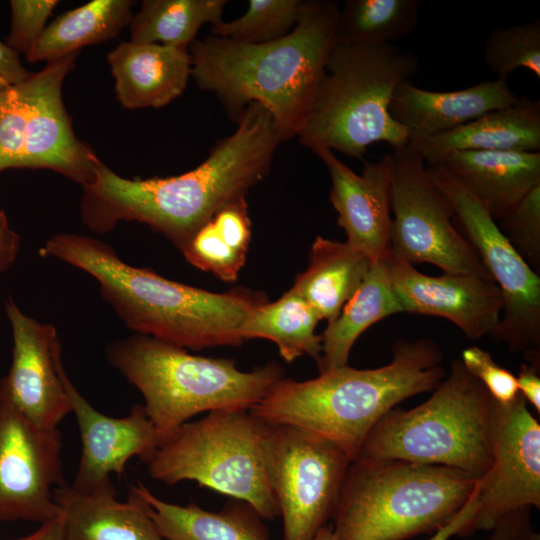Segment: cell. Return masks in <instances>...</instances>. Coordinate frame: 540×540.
<instances>
[{"label": "cell", "instance_id": "1", "mask_svg": "<svg viewBox=\"0 0 540 540\" xmlns=\"http://www.w3.org/2000/svg\"><path fill=\"white\" fill-rule=\"evenodd\" d=\"M236 122L201 164L177 176L128 179L101 162L95 179L82 186V222L104 234L121 221H135L181 250L216 212L246 198L271 170L281 140L270 111L252 102Z\"/></svg>", "mask_w": 540, "mask_h": 540}, {"label": "cell", "instance_id": "2", "mask_svg": "<svg viewBox=\"0 0 540 540\" xmlns=\"http://www.w3.org/2000/svg\"><path fill=\"white\" fill-rule=\"evenodd\" d=\"M340 8L331 0L302 2L296 26L265 43L213 35L189 45L191 77L213 93L231 118L257 102L272 114L281 142L298 136L336 43Z\"/></svg>", "mask_w": 540, "mask_h": 540}, {"label": "cell", "instance_id": "3", "mask_svg": "<svg viewBox=\"0 0 540 540\" xmlns=\"http://www.w3.org/2000/svg\"><path fill=\"white\" fill-rule=\"evenodd\" d=\"M76 267L99 284L103 299L136 334L191 350L240 346L248 316L267 301L263 292L235 288L215 293L166 279L123 261L102 240L73 233L53 235L39 249Z\"/></svg>", "mask_w": 540, "mask_h": 540}, {"label": "cell", "instance_id": "4", "mask_svg": "<svg viewBox=\"0 0 540 540\" xmlns=\"http://www.w3.org/2000/svg\"><path fill=\"white\" fill-rule=\"evenodd\" d=\"M442 360L431 339L398 340L392 360L384 366L346 365L304 381L283 377L250 412L268 424L316 433L353 461L384 415L405 399L440 384L446 376Z\"/></svg>", "mask_w": 540, "mask_h": 540}, {"label": "cell", "instance_id": "5", "mask_svg": "<svg viewBox=\"0 0 540 540\" xmlns=\"http://www.w3.org/2000/svg\"><path fill=\"white\" fill-rule=\"evenodd\" d=\"M106 358L141 393L158 445L195 415L251 410L285 377L275 362L242 371L232 359L194 355L142 334L111 342Z\"/></svg>", "mask_w": 540, "mask_h": 540}, {"label": "cell", "instance_id": "6", "mask_svg": "<svg viewBox=\"0 0 540 540\" xmlns=\"http://www.w3.org/2000/svg\"><path fill=\"white\" fill-rule=\"evenodd\" d=\"M419 68L413 53L392 43L336 42L299 142L312 151L327 148L359 159L374 143L408 144L410 134L389 106L396 89Z\"/></svg>", "mask_w": 540, "mask_h": 540}, {"label": "cell", "instance_id": "7", "mask_svg": "<svg viewBox=\"0 0 540 540\" xmlns=\"http://www.w3.org/2000/svg\"><path fill=\"white\" fill-rule=\"evenodd\" d=\"M477 480L441 465L358 457L348 467L331 525L339 540L434 534L463 508Z\"/></svg>", "mask_w": 540, "mask_h": 540}, {"label": "cell", "instance_id": "8", "mask_svg": "<svg viewBox=\"0 0 540 540\" xmlns=\"http://www.w3.org/2000/svg\"><path fill=\"white\" fill-rule=\"evenodd\" d=\"M433 391L414 408L384 415L356 458L441 465L481 478L491 464L493 399L458 359Z\"/></svg>", "mask_w": 540, "mask_h": 540}, {"label": "cell", "instance_id": "9", "mask_svg": "<svg viewBox=\"0 0 540 540\" xmlns=\"http://www.w3.org/2000/svg\"><path fill=\"white\" fill-rule=\"evenodd\" d=\"M268 424L250 410L207 413L177 429L147 464L150 477L194 481L250 504L263 520L279 516L266 465Z\"/></svg>", "mask_w": 540, "mask_h": 540}, {"label": "cell", "instance_id": "10", "mask_svg": "<svg viewBox=\"0 0 540 540\" xmlns=\"http://www.w3.org/2000/svg\"><path fill=\"white\" fill-rule=\"evenodd\" d=\"M79 52L48 62L24 82L0 91V172L49 169L81 186L102 161L79 139L62 97Z\"/></svg>", "mask_w": 540, "mask_h": 540}, {"label": "cell", "instance_id": "11", "mask_svg": "<svg viewBox=\"0 0 540 540\" xmlns=\"http://www.w3.org/2000/svg\"><path fill=\"white\" fill-rule=\"evenodd\" d=\"M448 200L461 233L501 291L503 308L492 337L529 364L540 362V278L512 246L484 205L441 163L427 166Z\"/></svg>", "mask_w": 540, "mask_h": 540}, {"label": "cell", "instance_id": "12", "mask_svg": "<svg viewBox=\"0 0 540 540\" xmlns=\"http://www.w3.org/2000/svg\"><path fill=\"white\" fill-rule=\"evenodd\" d=\"M390 156L394 217L389 252L412 265L430 263L444 272L493 281L472 245L453 224V210L429 177L421 154L408 143L392 148Z\"/></svg>", "mask_w": 540, "mask_h": 540}, {"label": "cell", "instance_id": "13", "mask_svg": "<svg viewBox=\"0 0 540 540\" xmlns=\"http://www.w3.org/2000/svg\"><path fill=\"white\" fill-rule=\"evenodd\" d=\"M351 462L342 449L316 433L268 424L266 465L283 540H313L329 524Z\"/></svg>", "mask_w": 540, "mask_h": 540}, {"label": "cell", "instance_id": "14", "mask_svg": "<svg viewBox=\"0 0 540 540\" xmlns=\"http://www.w3.org/2000/svg\"><path fill=\"white\" fill-rule=\"evenodd\" d=\"M491 464L476 485L477 511L463 537L491 531L506 516L540 508V425L519 394L508 404L493 400Z\"/></svg>", "mask_w": 540, "mask_h": 540}, {"label": "cell", "instance_id": "15", "mask_svg": "<svg viewBox=\"0 0 540 540\" xmlns=\"http://www.w3.org/2000/svg\"><path fill=\"white\" fill-rule=\"evenodd\" d=\"M61 450L58 428L37 426L0 390V521L42 524L60 513Z\"/></svg>", "mask_w": 540, "mask_h": 540}, {"label": "cell", "instance_id": "16", "mask_svg": "<svg viewBox=\"0 0 540 540\" xmlns=\"http://www.w3.org/2000/svg\"><path fill=\"white\" fill-rule=\"evenodd\" d=\"M71 413L77 420L82 452L71 487L83 493H117L111 475L121 476L128 461L137 457L148 464L158 449L155 429L142 404L124 417H111L94 408L71 382L57 361Z\"/></svg>", "mask_w": 540, "mask_h": 540}, {"label": "cell", "instance_id": "17", "mask_svg": "<svg viewBox=\"0 0 540 540\" xmlns=\"http://www.w3.org/2000/svg\"><path fill=\"white\" fill-rule=\"evenodd\" d=\"M5 310L13 348L12 362L0 381V390L34 424L57 429L71 413L57 366L62 354L57 330L26 315L12 297L6 300Z\"/></svg>", "mask_w": 540, "mask_h": 540}, {"label": "cell", "instance_id": "18", "mask_svg": "<svg viewBox=\"0 0 540 540\" xmlns=\"http://www.w3.org/2000/svg\"><path fill=\"white\" fill-rule=\"evenodd\" d=\"M382 260L403 312L450 320L468 339L492 335L498 326L503 298L493 281L462 273L426 275L390 252Z\"/></svg>", "mask_w": 540, "mask_h": 540}, {"label": "cell", "instance_id": "19", "mask_svg": "<svg viewBox=\"0 0 540 540\" xmlns=\"http://www.w3.org/2000/svg\"><path fill=\"white\" fill-rule=\"evenodd\" d=\"M325 164L331 178L329 200L338 213L337 223L346 242L373 263L389 253L391 217L390 154L365 163L361 174L345 165L327 148L313 151Z\"/></svg>", "mask_w": 540, "mask_h": 540}, {"label": "cell", "instance_id": "20", "mask_svg": "<svg viewBox=\"0 0 540 540\" xmlns=\"http://www.w3.org/2000/svg\"><path fill=\"white\" fill-rule=\"evenodd\" d=\"M517 99L505 79L486 80L455 91H430L409 80L396 89L389 113L409 132V142L416 143L510 106Z\"/></svg>", "mask_w": 540, "mask_h": 540}, {"label": "cell", "instance_id": "21", "mask_svg": "<svg viewBox=\"0 0 540 540\" xmlns=\"http://www.w3.org/2000/svg\"><path fill=\"white\" fill-rule=\"evenodd\" d=\"M115 94L125 109L161 108L191 77L189 47L122 41L108 53Z\"/></svg>", "mask_w": 540, "mask_h": 540}, {"label": "cell", "instance_id": "22", "mask_svg": "<svg viewBox=\"0 0 540 540\" xmlns=\"http://www.w3.org/2000/svg\"><path fill=\"white\" fill-rule=\"evenodd\" d=\"M437 163L464 185L496 222L540 185V151H457Z\"/></svg>", "mask_w": 540, "mask_h": 540}, {"label": "cell", "instance_id": "23", "mask_svg": "<svg viewBox=\"0 0 540 540\" xmlns=\"http://www.w3.org/2000/svg\"><path fill=\"white\" fill-rule=\"evenodd\" d=\"M410 144L429 165L457 151L539 152L540 101L523 95L510 106Z\"/></svg>", "mask_w": 540, "mask_h": 540}, {"label": "cell", "instance_id": "24", "mask_svg": "<svg viewBox=\"0 0 540 540\" xmlns=\"http://www.w3.org/2000/svg\"><path fill=\"white\" fill-rule=\"evenodd\" d=\"M54 500L64 515L63 540H165L131 490L122 502L117 493H83L64 483Z\"/></svg>", "mask_w": 540, "mask_h": 540}, {"label": "cell", "instance_id": "25", "mask_svg": "<svg viewBox=\"0 0 540 540\" xmlns=\"http://www.w3.org/2000/svg\"><path fill=\"white\" fill-rule=\"evenodd\" d=\"M130 490L145 503L165 540H271L262 517L244 501L234 499L220 510L211 511L195 503L164 501L141 482Z\"/></svg>", "mask_w": 540, "mask_h": 540}, {"label": "cell", "instance_id": "26", "mask_svg": "<svg viewBox=\"0 0 540 540\" xmlns=\"http://www.w3.org/2000/svg\"><path fill=\"white\" fill-rule=\"evenodd\" d=\"M372 264L346 241L317 236L310 249L307 268L296 276L290 289L312 307L320 320L330 323L357 290Z\"/></svg>", "mask_w": 540, "mask_h": 540}, {"label": "cell", "instance_id": "27", "mask_svg": "<svg viewBox=\"0 0 540 540\" xmlns=\"http://www.w3.org/2000/svg\"><path fill=\"white\" fill-rule=\"evenodd\" d=\"M403 312L383 263L374 262L365 278L322 335L319 373L348 365L358 337L376 322Z\"/></svg>", "mask_w": 540, "mask_h": 540}, {"label": "cell", "instance_id": "28", "mask_svg": "<svg viewBox=\"0 0 540 540\" xmlns=\"http://www.w3.org/2000/svg\"><path fill=\"white\" fill-rule=\"evenodd\" d=\"M131 0H93L57 16L25 56L31 62H51L88 45L117 37L132 20Z\"/></svg>", "mask_w": 540, "mask_h": 540}, {"label": "cell", "instance_id": "29", "mask_svg": "<svg viewBox=\"0 0 540 540\" xmlns=\"http://www.w3.org/2000/svg\"><path fill=\"white\" fill-rule=\"evenodd\" d=\"M250 241L248 203L240 198L216 212L180 251L194 267L233 282L245 264Z\"/></svg>", "mask_w": 540, "mask_h": 540}, {"label": "cell", "instance_id": "30", "mask_svg": "<svg viewBox=\"0 0 540 540\" xmlns=\"http://www.w3.org/2000/svg\"><path fill=\"white\" fill-rule=\"evenodd\" d=\"M320 321L312 307L289 289L279 299L258 306L242 327L245 341L262 338L272 341L288 363L310 356L317 365L322 353V335L315 333Z\"/></svg>", "mask_w": 540, "mask_h": 540}, {"label": "cell", "instance_id": "31", "mask_svg": "<svg viewBox=\"0 0 540 540\" xmlns=\"http://www.w3.org/2000/svg\"><path fill=\"white\" fill-rule=\"evenodd\" d=\"M226 0H144L133 14L130 41L187 46L205 24L223 21Z\"/></svg>", "mask_w": 540, "mask_h": 540}, {"label": "cell", "instance_id": "32", "mask_svg": "<svg viewBox=\"0 0 540 540\" xmlns=\"http://www.w3.org/2000/svg\"><path fill=\"white\" fill-rule=\"evenodd\" d=\"M420 3L419 0H347L339 12L336 42L393 44L416 29Z\"/></svg>", "mask_w": 540, "mask_h": 540}, {"label": "cell", "instance_id": "33", "mask_svg": "<svg viewBox=\"0 0 540 540\" xmlns=\"http://www.w3.org/2000/svg\"><path fill=\"white\" fill-rule=\"evenodd\" d=\"M303 0H250L239 18L211 26L213 36L243 43L280 39L296 26Z\"/></svg>", "mask_w": 540, "mask_h": 540}, {"label": "cell", "instance_id": "34", "mask_svg": "<svg viewBox=\"0 0 540 540\" xmlns=\"http://www.w3.org/2000/svg\"><path fill=\"white\" fill-rule=\"evenodd\" d=\"M483 57L499 79L520 68L540 79V20L494 28L485 39Z\"/></svg>", "mask_w": 540, "mask_h": 540}, {"label": "cell", "instance_id": "35", "mask_svg": "<svg viewBox=\"0 0 540 540\" xmlns=\"http://www.w3.org/2000/svg\"><path fill=\"white\" fill-rule=\"evenodd\" d=\"M499 228L516 251L536 272L540 270V185L530 190L503 217Z\"/></svg>", "mask_w": 540, "mask_h": 540}, {"label": "cell", "instance_id": "36", "mask_svg": "<svg viewBox=\"0 0 540 540\" xmlns=\"http://www.w3.org/2000/svg\"><path fill=\"white\" fill-rule=\"evenodd\" d=\"M57 0H12L11 26L7 44L26 56L46 28V21L58 5Z\"/></svg>", "mask_w": 540, "mask_h": 540}, {"label": "cell", "instance_id": "37", "mask_svg": "<svg viewBox=\"0 0 540 540\" xmlns=\"http://www.w3.org/2000/svg\"><path fill=\"white\" fill-rule=\"evenodd\" d=\"M461 362L497 403H511L519 395L516 376L497 364L488 351L478 346L468 347L462 351Z\"/></svg>", "mask_w": 540, "mask_h": 540}, {"label": "cell", "instance_id": "38", "mask_svg": "<svg viewBox=\"0 0 540 540\" xmlns=\"http://www.w3.org/2000/svg\"><path fill=\"white\" fill-rule=\"evenodd\" d=\"M31 74L22 65L19 53L0 40V91L24 82Z\"/></svg>", "mask_w": 540, "mask_h": 540}, {"label": "cell", "instance_id": "39", "mask_svg": "<svg viewBox=\"0 0 540 540\" xmlns=\"http://www.w3.org/2000/svg\"><path fill=\"white\" fill-rule=\"evenodd\" d=\"M529 510L521 509L506 516L491 530L487 540H520L532 529Z\"/></svg>", "mask_w": 540, "mask_h": 540}, {"label": "cell", "instance_id": "40", "mask_svg": "<svg viewBox=\"0 0 540 540\" xmlns=\"http://www.w3.org/2000/svg\"><path fill=\"white\" fill-rule=\"evenodd\" d=\"M20 248V235L11 227L5 211L0 209V274L15 262Z\"/></svg>", "mask_w": 540, "mask_h": 540}, {"label": "cell", "instance_id": "41", "mask_svg": "<svg viewBox=\"0 0 540 540\" xmlns=\"http://www.w3.org/2000/svg\"><path fill=\"white\" fill-rule=\"evenodd\" d=\"M477 485V483H476ZM476 486L474 491L463 508L447 525L436 531L427 540H449L453 536H462L463 533L475 515L478 504L476 500Z\"/></svg>", "mask_w": 540, "mask_h": 540}, {"label": "cell", "instance_id": "42", "mask_svg": "<svg viewBox=\"0 0 540 540\" xmlns=\"http://www.w3.org/2000/svg\"><path fill=\"white\" fill-rule=\"evenodd\" d=\"M539 367L522 364L516 376L519 394L540 414V377Z\"/></svg>", "mask_w": 540, "mask_h": 540}, {"label": "cell", "instance_id": "43", "mask_svg": "<svg viewBox=\"0 0 540 540\" xmlns=\"http://www.w3.org/2000/svg\"><path fill=\"white\" fill-rule=\"evenodd\" d=\"M63 535L64 515L60 510L56 517L42 523L32 534L14 540H63Z\"/></svg>", "mask_w": 540, "mask_h": 540}, {"label": "cell", "instance_id": "44", "mask_svg": "<svg viewBox=\"0 0 540 540\" xmlns=\"http://www.w3.org/2000/svg\"><path fill=\"white\" fill-rule=\"evenodd\" d=\"M313 540H339L334 533L331 523L323 527Z\"/></svg>", "mask_w": 540, "mask_h": 540}, {"label": "cell", "instance_id": "45", "mask_svg": "<svg viewBox=\"0 0 540 540\" xmlns=\"http://www.w3.org/2000/svg\"><path fill=\"white\" fill-rule=\"evenodd\" d=\"M520 540H540V534L533 531L532 529L523 536Z\"/></svg>", "mask_w": 540, "mask_h": 540}]
</instances>
